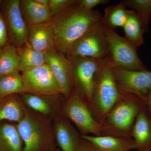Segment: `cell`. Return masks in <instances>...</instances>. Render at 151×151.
I'll use <instances>...</instances> for the list:
<instances>
[{
	"label": "cell",
	"instance_id": "10",
	"mask_svg": "<svg viewBox=\"0 0 151 151\" xmlns=\"http://www.w3.org/2000/svg\"><path fill=\"white\" fill-rule=\"evenodd\" d=\"M113 73L121 94H134L146 102L151 90V71L129 70L114 66Z\"/></svg>",
	"mask_w": 151,
	"mask_h": 151
},
{
	"label": "cell",
	"instance_id": "14",
	"mask_svg": "<svg viewBox=\"0 0 151 151\" xmlns=\"http://www.w3.org/2000/svg\"><path fill=\"white\" fill-rule=\"evenodd\" d=\"M56 145L61 151H81V135L70 120L61 115L53 121Z\"/></svg>",
	"mask_w": 151,
	"mask_h": 151
},
{
	"label": "cell",
	"instance_id": "2",
	"mask_svg": "<svg viewBox=\"0 0 151 151\" xmlns=\"http://www.w3.org/2000/svg\"><path fill=\"white\" fill-rule=\"evenodd\" d=\"M147 108L145 101L137 96L121 94L100 124L101 136L132 138V130L137 117Z\"/></svg>",
	"mask_w": 151,
	"mask_h": 151
},
{
	"label": "cell",
	"instance_id": "13",
	"mask_svg": "<svg viewBox=\"0 0 151 151\" xmlns=\"http://www.w3.org/2000/svg\"><path fill=\"white\" fill-rule=\"evenodd\" d=\"M19 95L27 107L52 121L60 115L66 100L62 94L40 95L24 92Z\"/></svg>",
	"mask_w": 151,
	"mask_h": 151
},
{
	"label": "cell",
	"instance_id": "24",
	"mask_svg": "<svg viewBox=\"0 0 151 151\" xmlns=\"http://www.w3.org/2000/svg\"><path fill=\"white\" fill-rule=\"evenodd\" d=\"M128 10L122 1L116 5L108 6L102 16V23L105 27L112 29L123 28L128 18Z\"/></svg>",
	"mask_w": 151,
	"mask_h": 151
},
{
	"label": "cell",
	"instance_id": "23",
	"mask_svg": "<svg viewBox=\"0 0 151 151\" xmlns=\"http://www.w3.org/2000/svg\"><path fill=\"white\" fill-rule=\"evenodd\" d=\"M20 72L18 49L9 42L0 50V76Z\"/></svg>",
	"mask_w": 151,
	"mask_h": 151
},
{
	"label": "cell",
	"instance_id": "3",
	"mask_svg": "<svg viewBox=\"0 0 151 151\" xmlns=\"http://www.w3.org/2000/svg\"><path fill=\"white\" fill-rule=\"evenodd\" d=\"M24 143L23 151H51L56 148L53 121L27 107L17 124Z\"/></svg>",
	"mask_w": 151,
	"mask_h": 151
},
{
	"label": "cell",
	"instance_id": "4",
	"mask_svg": "<svg viewBox=\"0 0 151 151\" xmlns=\"http://www.w3.org/2000/svg\"><path fill=\"white\" fill-rule=\"evenodd\" d=\"M113 68L108 57L98 71L94 80L90 110L100 124L121 96L116 84Z\"/></svg>",
	"mask_w": 151,
	"mask_h": 151
},
{
	"label": "cell",
	"instance_id": "30",
	"mask_svg": "<svg viewBox=\"0 0 151 151\" xmlns=\"http://www.w3.org/2000/svg\"><path fill=\"white\" fill-rule=\"evenodd\" d=\"M81 151H93L88 142L82 138Z\"/></svg>",
	"mask_w": 151,
	"mask_h": 151
},
{
	"label": "cell",
	"instance_id": "7",
	"mask_svg": "<svg viewBox=\"0 0 151 151\" xmlns=\"http://www.w3.org/2000/svg\"><path fill=\"white\" fill-rule=\"evenodd\" d=\"M68 58L71 60L72 63L74 88L77 90L79 96L90 110L95 77L107 58L103 59L81 58Z\"/></svg>",
	"mask_w": 151,
	"mask_h": 151
},
{
	"label": "cell",
	"instance_id": "25",
	"mask_svg": "<svg viewBox=\"0 0 151 151\" xmlns=\"http://www.w3.org/2000/svg\"><path fill=\"white\" fill-rule=\"evenodd\" d=\"M24 92V86L20 72L0 76V98Z\"/></svg>",
	"mask_w": 151,
	"mask_h": 151
},
{
	"label": "cell",
	"instance_id": "22",
	"mask_svg": "<svg viewBox=\"0 0 151 151\" xmlns=\"http://www.w3.org/2000/svg\"><path fill=\"white\" fill-rule=\"evenodd\" d=\"M128 18L123 29L125 38L138 48L144 43L145 32L139 18L133 10H128Z\"/></svg>",
	"mask_w": 151,
	"mask_h": 151
},
{
	"label": "cell",
	"instance_id": "12",
	"mask_svg": "<svg viewBox=\"0 0 151 151\" xmlns=\"http://www.w3.org/2000/svg\"><path fill=\"white\" fill-rule=\"evenodd\" d=\"M46 64L57 82L60 93L67 100L74 88L71 60L66 55L56 50L46 52Z\"/></svg>",
	"mask_w": 151,
	"mask_h": 151
},
{
	"label": "cell",
	"instance_id": "28",
	"mask_svg": "<svg viewBox=\"0 0 151 151\" xmlns=\"http://www.w3.org/2000/svg\"><path fill=\"white\" fill-rule=\"evenodd\" d=\"M110 1L108 0H77V3L87 11L93 10V8L100 4H105Z\"/></svg>",
	"mask_w": 151,
	"mask_h": 151
},
{
	"label": "cell",
	"instance_id": "19",
	"mask_svg": "<svg viewBox=\"0 0 151 151\" xmlns=\"http://www.w3.org/2000/svg\"><path fill=\"white\" fill-rule=\"evenodd\" d=\"M22 16L27 25L39 24L51 20L48 7L38 4L35 0H19Z\"/></svg>",
	"mask_w": 151,
	"mask_h": 151
},
{
	"label": "cell",
	"instance_id": "29",
	"mask_svg": "<svg viewBox=\"0 0 151 151\" xmlns=\"http://www.w3.org/2000/svg\"><path fill=\"white\" fill-rule=\"evenodd\" d=\"M8 42L7 32L0 9V50Z\"/></svg>",
	"mask_w": 151,
	"mask_h": 151
},
{
	"label": "cell",
	"instance_id": "18",
	"mask_svg": "<svg viewBox=\"0 0 151 151\" xmlns=\"http://www.w3.org/2000/svg\"><path fill=\"white\" fill-rule=\"evenodd\" d=\"M26 108L19 94L0 98V123L6 120L17 124L24 117Z\"/></svg>",
	"mask_w": 151,
	"mask_h": 151
},
{
	"label": "cell",
	"instance_id": "5",
	"mask_svg": "<svg viewBox=\"0 0 151 151\" xmlns=\"http://www.w3.org/2000/svg\"><path fill=\"white\" fill-rule=\"evenodd\" d=\"M105 27L109 59L114 67L132 70H147L137 53V48L115 30Z\"/></svg>",
	"mask_w": 151,
	"mask_h": 151
},
{
	"label": "cell",
	"instance_id": "33",
	"mask_svg": "<svg viewBox=\"0 0 151 151\" xmlns=\"http://www.w3.org/2000/svg\"><path fill=\"white\" fill-rule=\"evenodd\" d=\"M51 151H61L59 148H56V149H54V150H52Z\"/></svg>",
	"mask_w": 151,
	"mask_h": 151
},
{
	"label": "cell",
	"instance_id": "17",
	"mask_svg": "<svg viewBox=\"0 0 151 151\" xmlns=\"http://www.w3.org/2000/svg\"><path fill=\"white\" fill-rule=\"evenodd\" d=\"M132 137L137 151H151V116L148 108L137 117L132 130Z\"/></svg>",
	"mask_w": 151,
	"mask_h": 151
},
{
	"label": "cell",
	"instance_id": "20",
	"mask_svg": "<svg viewBox=\"0 0 151 151\" xmlns=\"http://www.w3.org/2000/svg\"><path fill=\"white\" fill-rule=\"evenodd\" d=\"M18 49L21 73L29 71L46 64V52L36 50L28 42Z\"/></svg>",
	"mask_w": 151,
	"mask_h": 151
},
{
	"label": "cell",
	"instance_id": "6",
	"mask_svg": "<svg viewBox=\"0 0 151 151\" xmlns=\"http://www.w3.org/2000/svg\"><path fill=\"white\" fill-rule=\"evenodd\" d=\"M60 115L73 122L81 136L92 134L101 136V125L94 119L75 88L65 101Z\"/></svg>",
	"mask_w": 151,
	"mask_h": 151
},
{
	"label": "cell",
	"instance_id": "1",
	"mask_svg": "<svg viewBox=\"0 0 151 151\" xmlns=\"http://www.w3.org/2000/svg\"><path fill=\"white\" fill-rule=\"evenodd\" d=\"M102 18L99 11L86 10L77 2L52 17L56 51L67 54L79 39L100 24Z\"/></svg>",
	"mask_w": 151,
	"mask_h": 151
},
{
	"label": "cell",
	"instance_id": "11",
	"mask_svg": "<svg viewBox=\"0 0 151 151\" xmlns=\"http://www.w3.org/2000/svg\"><path fill=\"white\" fill-rule=\"evenodd\" d=\"M21 74L26 93L40 95L61 94L57 82L46 64Z\"/></svg>",
	"mask_w": 151,
	"mask_h": 151
},
{
	"label": "cell",
	"instance_id": "31",
	"mask_svg": "<svg viewBox=\"0 0 151 151\" xmlns=\"http://www.w3.org/2000/svg\"><path fill=\"white\" fill-rule=\"evenodd\" d=\"M146 103H147V106L148 109V111L151 116V90L150 91L147 96V99H146Z\"/></svg>",
	"mask_w": 151,
	"mask_h": 151
},
{
	"label": "cell",
	"instance_id": "34",
	"mask_svg": "<svg viewBox=\"0 0 151 151\" xmlns=\"http://www.w3.org/2000/svg\"><path fill=\"white\" fill-rule=\"evenodd\" d=\"M150 38L151 39V30H150Z\"/></svg>",
	"mask_w": 151,
	"mask_h": 151
},
{
	"label": "cell",
	"instance_id": "9",
	"mask_svg": "<svg viewBox=\"0 0 151 151\" xmlns=\"http://www.w3.org/2000/svg\"><path fill=\"white\" fill-rule=\"evenodd\" d=\"M0 9L9 42L19 48L28 41V27L19 7V0H1Z\"/></svg>",
	"mask_w": 151,
	"mask_h": 151
},
{
	"label": "cell",
	"instance_id": "27",
	"mask_svg": "<svg viewBox=\"0 0 151 151\" xmlns=\"http://www.w3.org/2000/svg\"><path fill=\"white\" fill-rule=\"evenodd\" d=\"M77 2V0H49L48 7L53 17Z\"/></svg>",
	"mask_w": 151,
	"mask_h": 151
},
{
	"label": "cell",
	"instance_id": "32",
	"mask_svg": "<svg viewBox=\"0 0 151 151\" xmlns=\"http://www.w3.org/2000/svg\"><path fill=\"white\" fill-rule=\"evenodd\" d=\"M35 1L40 5L48 7L49 0H35Z\"/></svg>",
	"mask_w": 151,
	"mask_h": 151
},
{
	"label": "cell",
	"instance_id": "26",
	"mask_svg": "<svg viewBox=\"0 0 151 151\" xmlns=\"http://www.w3.org/2000/svg\"><path fill=\"white\" fill-rule=\"evenodd\" d=\"M122 2L126 7L136 12L145 32H147L151 18V0H125Z\"/></svg>",
	"mask_w": 151,
	"mask_h": 151
},
{
	"label": "cell",
	"instance_id": "15",
	"mask_svg": "<svg viewBox=\"0 0 151 151\" xmlns=\"http://www.w3.org/2000/svg\"><path fill=\"white\" fill-rule=\"evenodd\" d=\"M27 27L28 42L33 48L44 52L55 50V35L51 21Z\"/></svg>",
	"mask_w": 151,
	"mask_h": 151
},
{
	"label": "cell",
	"instance_id": "16",
	"mask_svg": "<svg viewBox=\"0 0 151 151\" xmlns=\"http://www.w3.org/2000/svg\"><path fill=\"white\" fill-rule=\"evenodd\" d=\"M88 142L93 151H129L136 150L134 141L132 138L112 136H81Z\"/></svg>",
	"mask_w": 151,
	"mask_h": 151
},
{
	"label": "cell",
	"instance_id": "8",
	"mask_svg": "<svg viewBox=\"0 0 151 151\" xmlns=\"http://www.w3.org/2000/svg\"><path fill=\"white\" fill-rule=\"evenodd\" d=\"M66 55L68 58L103 59L109 57L108 41L102 20L79 39Z\"/></svg>",
	"mask_w": 151,
	"mask_h": 151
},
{
	"label": "cell",
	"instance_id": "21",
	"mask_svg": "<svg viewBox=\"0 0 151 151\" xmlns=\"http://www.w3.org/2000/svg\"><path fill=\"white\" fill-rule=\"evenodd\" d=\"M23 149L17 125L0 124V151H23Z\"/></svg>",
	"mask_w": 151,
	"mask_h": 151
}]
</instances>
